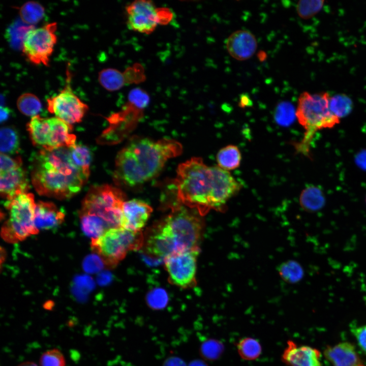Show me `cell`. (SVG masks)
I'll return each instance as SVG.
<instances>
[{"instance_id": "obj_2", "label": "cell", "mask_w": 366, "mask_h": 366, "mask_svg": "<svg viewBox=\"0 0 366 366\" xmlns=\"http://www.w3.org/2000/svg\"><path fill=\"white\" fill-rule=\"evenodd\" d=\"M182 150L181 144L173 139L134 137L116 156L114 181L130 187L143 184L154 178L169 159Z\"/></svg>"}, {"instance_id": "obj_26", "label": "cell", "mask_w": 366, "mask_h": 366, "mask_svg": "<svg viewBox=\"0 0 366 366\" xmlns=\"http://www.w3.org/2000/svg\"><path fill=\"white\" fill-rule=\"evenodd\" d=\"M278 272L281 278L290 284H295L300 281L304 275L301 265L295 260H288L280 265Z\"/></svg>"}, {"instance_id": "obj_24", "label": "cell", "mask_w": 366, "mask_h": 366, "mask_svg": "<svg viewBox=\"0 0 366 366\" xmlns=\"http://www.w3.org/2000/svg\"><path fill=\"white\" fill-rule=\"evenodd\" d=\"M236 349L240 358L245 360H256L262 353L260 342L251 337L240 339L236 343Z\"/></svg>"}, {"instance_id": "obj_39", "label": "cell", "mask_w": 366, "mask_h": 366, "mask_svg": "<svg viewBox=\"0 0 366 366\" xmlns=\"http://www.w3.org/2000/svg\"><path fill=\"white\" fill-rule=\"evenodd\" d=\"M188 366H208L207 363L202 359H195L191 361Z\"/></svg>"}, {"instance_id": "obj_5", "label": "cell", "mask_w": 366, "mask_h": 366, "mask_svg": "<svg viewBox=\"0 0 366 366\" xmlns=\"http://www.w3.org/2000/svg\"><path fill=\"white\" fill-rule=\"evenodd\" d=\"M125 196L121 190L111 185L92 187L82 201L79 216L94 218L107 229L120 227Z\"/></svg>"}, {"instance_id": "obj_37", "label": "cell", "mask_w": 366, "mask_h": 366, "mask_svg": "<svg viewBox=\"0 0 366 366\" xmlns=\"http://www.w3.org/2000/svg\"><path fill=\"white\" fill-rule=\"evenodd\" d=\"M351 332L354 335L359 347L366 353V325L352 328Z\"/></svg>"}, {"instance_id": "obj_35", "label": "cell", "mask_w": 366, "mask_h": 366, "mask_svg": "<svg viewBox=\"0 0 366 366\" xmlns=\"http://www.w3.org/2000/svg\"><path fill=\"white\" fill-rule=\"evenodd\" d=\"M129 102L143 109L148 104L149 97L146 92L141 88L132 89L128 95Z\"/></svg>"}, {"instance_id": "obj_10", "label": "cell", "mask_w": 366, "mask_h": 366, "mask_svg": "<svg viewBox=\"0 0 366 366\" xmlns=\"http://www.w3.org/2000/svg\"><path fill=\"white\" fill-rule=\"evenodd\" d=\"M127 24L132 30L149 34L160 24L168 23L172 18L170 10L157 8L150 1H135L126 7Z\"/></svg>"}, {"instance_id": "obj_36", "label": "cell", "mask_w": 366, "mask_h": 366, "mask_svg": "<svg viewBox=\"0 0 366 366\" xmlns=\"http://www.w3.org/2000/svg\"><path fill=\"white\" fill-rule=\"evenodd\" d=\"M22 166L20 157L13 158L7 154H1L0 172L6 171Z\"/></svg>"}, {"instance_id": "obj_9", "label": "cell", "mask_w": 366, "mask_h": 366, "mask_svg": "<svg viewBox=\"0 0 366 366\" xmlns=\"http://www.w3.org/2000/svg\"><path fill=\"white\" fill-rule=\"evenodd\" d=\"M56 29L57 23L53 22L40 27H33L26 32L21 46L23 54L29 62L36 65H49L50 57L57 42Z\"/></svg>"}, {"instance_id": "obj_22", "label": "cell", "mask_w": 366, "mask_h": 366, "mask_svg": "<svg viewBox=\"0 0 366 366\" xmlns=\"http://www.w3.org/2000/svg\"><path fill=\"white\" fill-rule=\"evenodd\" d=\"M218 166L226 171L238 168L241 156L238 148L234 145H228L219 150L216 157Z\"/></svg>"}, {"instance_id": "obj_3", "label": "cell", "mask_w": 366, "mask_h": 366, "mask_svg": "<svg viewBox=\"0 0 366 366\" xmlns=\"http://www.w3.org/2000/svg\"><path fill=\"white\" fill-rule=\"evenodd\" d=\"M30 168L32 182L37 192L59 199L69 198L78 193L89 175L74 163L68 147L41 149L33 156Z\"/></svg>"}, {"instance_id": "obj_13", "label": "cell", "mask_w": 366, "mask_h": 366, "mask_svg": "<svg viewBox=\"0 0 366 366\" xmlns=\"http://www.w3.org/2000/svg\"><path fill=\"white\" fill-rule=\"evenodd\" d=\"M152 211L151 207L142 200L133 199L126 201L122 206L120 227L139 231L146 223Z\"/></svg>"}, {"instance_id": "obj_6", "label": "cell", "mask_w": 366, "mask_h": 366, "mask_svg": "<svg viewBox=\"0 0 366 366\" xmlns=\"http://www.w3.org/2000/svg\"><path fill=\"white\" fill-rule=\"evenodd\" d=\"M5 206L9 210L8 218L1 230L5 241L17 242L39 232L34 223L36 204L32 193L20 194L6 201Z\"/></svg>"}, {"instance_id": "obj_8", "label": "cell", "mask_w": 366, "mask_h": 366, "mask_svg": "<svg viewBox=\"0 0 366 366\" xmlns=\"http://www.w3.org/2000/svg\"><path fill=\"white\" fill-rule=\"evenodd\" d=\"M91 248L106 264L114 265L123 259L127 253L138 250L143 243L139 231L121 227L109 228L98 237L91 239Z\"/></svg>"}, {"instance_id": "obj_31", "label": "cell", "mask_w": 366, "mask_h": 366, "mask_svg": "<svg viewBox=\"0 0 366 366\" xmlns=\"http://www.w3.org/2000/svg\"><path fill=\"white\" fill-rule=\"evenodd\" d=\"M168 296L166 291L161 288H155L146 295L147 305L154 310L164 309L168 302Z\"/></svg>"}, {"instance_id": "obj_4", "label": "cell", "mask_w": 366, "mask_h": 366, "mask_svg": "<svg viewBox=\"0 0 366 366\" xmlns=\"http://www.w3.org/2000/svg\"><path fill=\"white\" fill-rule=\"evenodd\" d=\"M330 97L325 92H303L299 95L295 115L305 132L302 139L295 145L298 152L310 157V145L316 133L332 128L340 123V119L330 109Z\"/></svg>"}, {"instance_id": "obj_29", "label": "cell", "mask_w": 366, "mask_h": 366, "mask_svg": "<svg viewBox=\"0 0 366 366\" xmlns=\"http://www.w3.org/2000/svg\"><path fill=\"white\" fill-rule=\"evenodd\" d=\"M329 106L333 114L340 119L348 115L353 106L351 99L344 94L331 96Z\"/></svg>"}, {"instance_id": "obj_1", "label": "cell", "mask_w": 366, "mask_h": 366, "mask_svg": "<svg viewBox=\"0 0 366 366\" xmlns=\"http://www.w3.org/2000/svg\"><path fill=\"white\" fill-rule=\"evenodd\" d=\"M174 185L178 199L202 215L210 209L223 210L241 188L228 171L206 165L198 157L179 165Z\"/></svg>"}, {"instance_id": "obj_27", "label": "cell", "mask_w": 366, "mask_h": 366, "mask_svg": "<svg viewBox=\"0 0 366 366\" xmlns=\"http://www.w3.org/2000/svg\"><path fill=\"white\" fill-rule=\"evenodd\" d=\"M16 104L21 113L32 117L38 115L42 108L41 102L38 97L30 93L21 94L17 99Z\"/></svg>"}, {"instance_id": "obj_41", "label": "cell", "mask_w": 366, "mask_h": 366, "mask_svg": "<svg viewBox=\"0 0 366 366\" xmlns=\"http://www.w3.org/2000/svg\"><path fill=\"white\" fill-rule=\"evenodd\" d=\"M251 104V101L246 95H243L240 98V106L245 107Z\"/></svg>"}, {"instance_id": "obj_15", "label": "cell", "mask_w": 366, "mask_h": 366, "mask_svg": "<svg viewBox=\"0 0 366 366\" xmlns=\"http://www.w3.org/2000/svg\"><path fill=\"white\" fill-rule=\"evenodd\" d=\"M229 54L238 60L251 58L255 53L257 42L255 36L246 29L237 30L231 34L226 42Z\"/></svg>"}, {"instance_id": "obj_34", "label": "cell", "mask_w": 366, "mask_h": 366, "mask_svg": "<svg viewBox=\"0 0 366 366\" xmlns=\"http://www.w3.org/2000/svg\"><path fill=\"white\" fill-rule=\"evenodd\" d=\"M294 109L288 102H282L277 106L275 112V119L281 125H288L293 120Z\"/></svg>"}, {"instance_id": "obj_11", "label": "cell", "mask_w": 366, "mask_h": 366, "mask_svg": "<svg viewBox=\"0 0 366 366\" xmlns=\"http://www.w3.org/2000/svg\"><path fill=\"white\" fill-rule=\"evenodd\" d=\"M71 78V72L67 68L64 88L58 94L46 100L48 111L70 125L80 122L88 109L73 92Z\"/></svg>"}, {"instance_id": "obj_43", "label": "cell", "mask_w": 366, "mask_h": 366, "mask_svg": "<svg viewBox=\"0 0 366 366\" xmlns=\"http://www.w3.org/2000/svg\"><path fill=\"white\" fill-rule=\"evenodd\" d=\"M365 202H366V197H365Z\"/></svg>"}, {"instance_id": "obj_40", "label": "cell", "mask_w": 366, "mask_h": 366, "mask_svg": "<svg viewBox=\"0 0 366 366\" xmlns=\"http://www.w3.org/2000/svg\"><path fill=\"white\" fill-rule=\"evenodd\" d=\"M9 110L8 108L3 107L1 106V122L2 123L4 121L7 120L9 116Z\"/></svg>"}, {"instance_id": "obj_38", "label": "cell", "mask_w": 366, "mask_h": 366, "mask_svg": "<svg viewBox=\"0 0 366 366\" xmlns=\"http://www.w3.org/2000/svg\"><path fill=\"white\" fill-rule=\"evenodd\" d=\"M162 366H188V364L181 358L176 356H171L164 360Z\"/></svg>"}, {"instance_id": "obj_16", "label": "cell", "mask_w": 366, "mask_h": 366, "mask_svg": "<svg viewBox=\"0 0 366 366\" xmlns=\"http://www.w3.org/2000/svg\"><path fill=\"white\" fill-rule=\"evenodd\" d=\"M0 172L1 195L7 201L26 193L29 189L26 172L22 166Z\"/></svg>"}, {"instance_id": "obj_23", "label": "cell", "mask_w": 366, "mask_h": 366, "mask_svg": "<svg viewBox=\"0 0 366 366\" xmlns=\"http://www.w3.org/2000/svg\"><path fill=\"white\" fill-rule=\"evenodd\" d=\"M18 10L21 21L28 25L33 26L38 23L45 15L44 7L34 1L25 2L18 8Z\"/></svg>"}, {"instance_id": "obj_28", "label": "cell", "mask_w": 366, "mask_h": 366, "mask_svg": "<svg viewBox=\"0 0 366 366\" xmlns=\"http://www.w3.org/2000/svg\"><path fill=\"white\" fill-rule=\"evenodd\" d=\"M224 350L223 343L215 339H207L199 347L200 356L204 360L215 361L221 357Z\"/></svg>"}, {"instance_id": "obj_30", "label": "cell", "mask_w": 366, "mask_h": 366, "mask_svg": "<svg viewBox=\"0 0 366 366\" xmlns=\"http://www.w3.org/2000/svg\"><path fill=\"white\" fill-rule=\"evenodd\" d=\"M71 154L74 163L85 172L89 173L92 154L85 146L76 145L70 147Z\"/></svg>"}, {"instance_id": "obj_21", "label": "cell", "mask_w": 366, "mask_h": 366, "mask_svg": "<svg viewBox=\"0 0 366 366\" xmlns=\"http://www.w3.org/2000/svg\"><path fill=\"white\" fill-rule=\"evenodd\" d=\"M125 73L115 69H104L99 72L98 81L105 89L109 91L117 90L130 82Z\"/></svg>"}, {"instance_id": "obj_42", "label": "cell", "mask_w": 366, "mask_h": 366, "mask_svg": "<svg viewBox=\"0 0 366 366\" xmlns=\"http://www.w3.org/2000/svg\"><path fill=\"white\" fill-rule=\"evenodd\" d=\"M17 366H38V365L33 361H25L19 364Z\"/></svg>"}, {"instance_id": "obj_12", "label": "cell", "mask_w": 366, "mask_h": 366, "mask_svg": "<svg viewBox=\"0 0 366 366\" xmlns=\"http://www.w3.org/2000/svg\"><path fill=\"white\" fill-rule=\"evenodd\" d=\"M199 252L198 249L191 250L174 254L164 259L171 283L182 288L195 284Z\"/></svg>"}, {"instance_id": "obj_17", "label": "cell", "mask_w": 366, "mask_h": 366, "mask_svg": "<svg viewBox=\"0 0 366 366\" xmlns=\"http://www.w3.org/2000/svg\"><path fill=\"white\" fill-rule=\"evenodd\" d=\"M323 355L332 366H366L355 346L348 342L327 346Z\"/></svg>"}, {"instance_id": "obj_20", "label": "cell", "mask_w": 366, "mask_h": 366, "mask_svg": "<svg viewBox=\"0 0 366 366\" xmlns=\"http://www.w3.org/2000/svg\"><path fill=\"white\" fill-rule=\"evenodd\" d=\"M301 207L306 211L314 212L322 208L325 203V198L322 191L316 186L306 188L299 198Z\"/></svg>"}, {"instance_id": "obj_18", "label": "cell", "mask_w": 366, "mask_h": 366, "mask_svg": "<svg viewBox=\"0 0 366 366\" xmlns=\"http://www.w3.org/2000/svg\"><path fill=\"white\" fill-rule=\"evenodd\" d=\"M65 217V214L53 203L39 201L35 208V225L39 231L51 229L61 224Z\"/></svg>"}, {"instance_id": "obj_7", "label": "cell", "mask_w": 366, "mask_h": 366, "mask_svg": "<svg viewBox=\"0 0 366 366\" xmlns=\"http://www.w3.org/2000/svg\"><path fill=\"white\" fill-rule=\"evenodd\" d=\"M202 228L199 217L181 206L173 209L159 229L179 253L198 249Z\"/></svg>"}, {"instance_id": "obj_25", "label": "cell", "mask_w": 366, "mask_h": 366, "mask_svg": "<svg viewBox=\"0 0 366 366\" xmlns=\"http://www.w3.org/2000/svg\"><path fill=\"white\" fill-rule=\"evenodd\" d=\"M19 137L17 131L11 127H3L0 131L1 154H14L19 149Z\"/></svg>"}, {"instance_id": "obj_19", "label": "cell", "mask_w": 366, "mask_h": 366, "mask_svg": "<svg viewBox=\"0 0 366 366\" xmlns=\"http://www.w3.org/2000/svg\"><path fill=\"white\" fill-rule=\"evenodd\" d=\"M27 130L33 144L45 149L51 132L50 118L42 117L39 114L32 117L27 125Z\"/></svg>"}, {"instance_id": "obj_14", "label": "cell", "mask_w": 366, "mask_h": 366, "mask_svg": "<svg viewBox=\"0 0 366 366\" xmlns=\"http://www.w3.org/2000/svg\"><path fill=\"white\" fill-rule=\"evenodd\" d=\"M321 356L318 349L288 340L282 354L281 360L287 366H322Z\"/></svg>"}, {"instance_id": "obj_32", "label": "cell", "mask_w": 366, "mask_h": 366, "mask_svg": "<svg viewBox=\"0 0 366 366\" xmlns=\"http://www.w3.org/2000/svg\"><path fill=\"white\" fill-rule=\"evenodd\" d=\"M40 366H66V359L63 353L57 348L44 352L39 359Z\"/></svg>"}, {"instance_id": "obj_33", "label": "cell", "mask_w": 366, "mask_h": 366, "mask_svg": "<svg viewBox=\"0 0 366 366\" xmlns=\"http://www.w3.org/2000/svg\"><path fill=\"white\" fill-rule=\"evenodd\" d=\"M321 1H300L297 4L298 15L303 19H308L313 16L321 8Z\"/></svg>"}]
</instances>
